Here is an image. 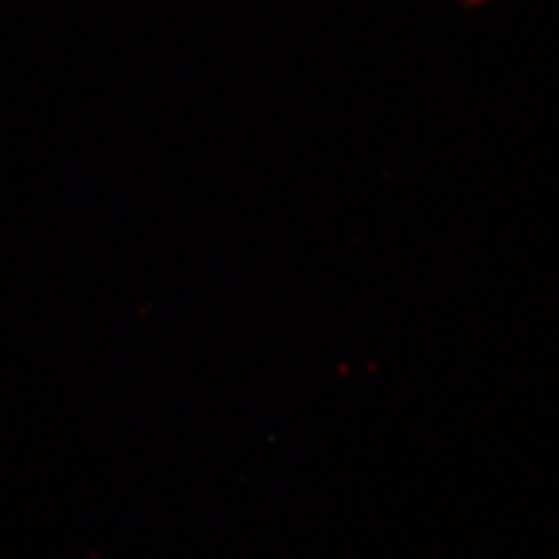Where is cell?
<instances>
[{"label":"cell","mask_w":559,"mask_h":559,"mask_svg":"<svg viewBox=\"0 0 559 559\" xmlns=\"http://www.w3.org/2000/svg\"><path fill=\"white\" fill-rule=\"evenodd\" d=\"M460 4H464V7H475V4H483V2H487V0H459Z\"/></svg>","instance_id":"1"}]
</instances>
